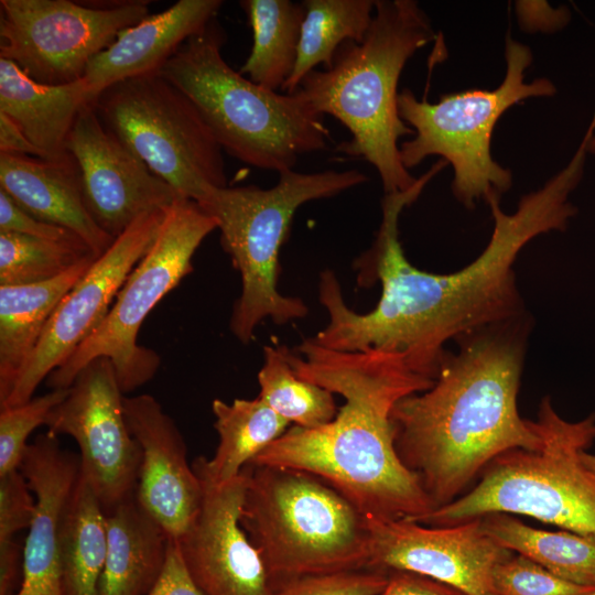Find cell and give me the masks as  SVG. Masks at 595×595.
I'll use <instances>...</instances> for the list:
<instances>
[{
	"label": "cell",
	"instance_id": "1",
	"mask_svg": "<svg viewBox=\"0 0 595 595\" xmlns=\"http://www.w3.org/2000/svg\"><path fill=\"white\" fill-rule=\"evenodd\" d=\"M587 145L583 138L566 166L524 195L512 214L500 208V194L490 191L485 197L494 219L490 240L472 263L448 274L415 268L399 240L400 214L430 176L423 174L407 191L385 194L375 240L354 262L359 285L381 283L376 307L367 313L348 307L336 274L326 269L320 275L318 299L328 323L312 338L338 351L403 353L419 372L435 379L448 339L522 315L513 263L531 239L564 230L576 214L569 196L582 180Z\"/></svg>",
	"mask_w": 595,
	"mask_h": 595
},
{
	"label": "cell",
	"instance_id": "2",
	"mask_svg": "<svg viewBox=\"0 0 595 595\" xmlns=\"http://www.w3.org/2000/svg\"><path fill=\"white\" fill-rule=\"evenodd\" d=\"M288 359L300 378L345 403L322 426H290L250 464L311 473L365 516L415 519L432 511L419 478L397 454L390 415L399 400L428 390L435 379L414 369L403 353L338 351L313 338L289 349Z\"/></svg>",
	"mask_w": 595,
	"mask_h": 595
},
{
	"label": "cell",
	"instance_id": "3",
	"mask_svg": "<svg viewBox=\"0 0 595 595\" xmlns=\"http://www.w3.org/2000/svg\"><path fill=\"white\" fill-rule=\"evenodd\" d=\"M527 327L521 315L458 338L432 387L393 407L397 454L434 509L464 495L500 454L542 445L538 421L517 407Z\"/></svg>",
	"mask_w": 595,
	"mask_h": 595
},
{
	"label": "cell",
	"instance_id": "4",
	"mask_svg": "<svg viewBox=\"0 0 595 595\" xmlns=\"http://www.w3.org/2000/svg\"><path fill=\"white\" fill-rule=\"evenodd\" d=\"M435 37L412 0H376L361 43L344 42L329 68L311 71L296 93L316 113L335 117L351 139L338 152L363 158L378 171L385 194L416 181L400 159L399 138L414 134L399 115L398 82L408 60Z\"/></svg>",
	"mask_w": 595,
	"mask_h": 595
},
{
	"label": "cell",
	"instance_id": "5",
	"mask_svg": "<svg viewBox=\"0 0 595 595\" xmlns=\"http://www.w3.org/2000/svg\"><path fill=\"white\" fill-rule=\"evenodd\" d=\"M226 32L217 18L188 37L159 69L195 105L229 155L279 173L301 155L327 148L331 132L296 93L263 88L221 55Z\"/></svg>",
	"mask_w": 595,
	"mask_h": 595
},
{
	"label": "cell",
	"instance_id": "6",
	"mask_svg": "<svg viewBox=\"0 0 595 595\" xmlns=\"http://www.w3.org/2000/svg\"><path fill=\"white\" fill-rule=\"evenodd\" d=\"M240 522L271 586L305 575L368 569L366 516L322 478L248 464Z\"/></svg>",
	"mask_w": 595,
	"mask_h": 595
},
{
	"label": "cell",
	"instance_id": "7",
	"mask_svg": "<svg viewBox=\"0 0 595 595\" xmlns=\"http://www.w3.org/2000/svg\"><path fill=\"white\" fill-rule=\"evenodd\" d=\"M367 176L356 169L279 173L270 188L256 185L212 187L196 202L215 217L220 245L239 271L241 293L236 300L229 327L242 344L255 337L258 324L270 317L278 325L303 318L306 304L278 290L280 249L291 223L304 203L336 196L360 185Z\"/></svg>",
	"mask_w": 595,
	"mask_h": 595
},
{
	"label": "cell",
	"instance_id": "8",
	"mask_svg": "<svg viewBox=\"0 0 595 595\" xmlns=\"http://www.w3.org/2000/svg\"><path fill=\"white\" fill-rule=\"evenodd\" d=\"M537 421L539 448L500 454L464 495L411 520L447 527L504 512L595 536V475L581 458L595 441V414L569 422L544 398Z\"/></svg>",
	"mask_w": 595,
	"mask_h": 595
},
{
	"label": "cell",
	"instance_id": "9",
	"mask_svg": "<svg viewBox=\"0 0 595 595\" xmlns=\"http://www.w3.org/2000/svg\"><path fill=\"white\" fill-rule=\"evenodd\" d=\"M505 57L506 75L494 90L445 94L435 104L418 100L410 89L398 96L399 115L415 134L399 147L402 164L408 170L429 155L443 156L454 169L453 193L467 208L490 191L501 194L511 186V172L499 165L490 152L494 128L501 115L523 99L556 93L548 78L524 83L532 53L510 35Z\"/></svg>",
	"mask_w": 595,
	"mask_h": 595
},
{
	"label": "cell",
	"instance_id": "10",
	"mask_svg": "<svg viewBox=\"0 0 595 595\" xmlns=\"http://www.w3.org/2000/svg\"><path fill=\"white\" fill-rule=\"evenodd\" d=\"M218 221L195 201L177 198L165 212L159 235L120 288L98 328L46 378L51 389H66L86 365L99 357L113 364L120 389L131 392L148 382L159 355L137 342L154 306L193 271L192 259Z\"/></svg>",
	"mask_w": 595,
	"mask_h": 595
},
{
	"label": "cell",
	"instance_id": "11",
	"mask_svg": "<svg viewBox=\"0 0 595 595\" xmlns=\"http://www.w3.org/2000/svg\"><path fill=\"white\" fill-rule=\"evenodd\" d=\"M104 126L182 197L226 187L223 149L195 105L159 73L118 82L91 104Z\"/></svg>",
	"mask_w": 595,
	"mask_h": 595
},
{
	"label": "cell",
	"instance_id": "12",
	"mask_svg": "<svg viewBox=\"0 0 595 595\" xmlns=\"http://www.w3.org/2000/svg\"><path fill=\"white\" fill-rule=\"evenodd\" d=\"M148 15L147 1L95 6L69 0H1L0 57L40 84L74 83L120 31Z\"/></svg>",
	"mask_w": 595,
	"mask_h": 595
},
{
	"label": "cell",
	"instance_id": "13",
	"mask_svg": "<svg viewBox=\"0 0 595 595\" xmlns=\"http://www.w3.org/2000/svg\"><path fill=\"white\" fill-rule=\"evenodd\" d=\"M123 399L113 364L99 357L76 376L45 422L47 433L76 441L80 474L106 513L134 496L142 459L127 424Z\"/></svg>",
	"mask_w": 595,
	"mask_h": 595
},
{
	"label": "cell",
	"instance_id": "14",
	"mask_svg": "<svg viewBox=\"0 0 595 595\" xmlns=\"http://www.w3.org/2000/svg\"><path fill=\"white\" fill-rule=\"evenodd\" d=\"M165 212L140 216L63 298L1 409L31 400L39 385L98 328L127 277L155 241Z\"/></svg>",
	"mask_w": 595,
	"mask_h": 595
},
{
	"label": "cell",
	"instance_id": "15",
	"mask_svg": "<svg viewBox=\"0 0 595 595\" xmlns=\"http://www.w3.org/2000/svg\"><path fill=\"white\" fill-rule=\"evenodd\" d=\"M366 519L368 569L414 573L466 595H498L494 570L513 552L485 531L480 518L447 527L424 526L407 518Z\"/></svg>",
	"mask_w": 595,
	"mask_h": 595
},
{
	"label": "cell",
	"instance_id": "16",
	"mask_svg": "<svg viewBox=\"0 0 595 595\" xmlns=\"http://www.w3.org/2000/svg\"><path fill=\"white\" fill-rule=\"evenodd\" d=\"M67 151L79 170L87 210L113 238L140 216L182 198L104 126L91 104L79 110Z\"/></svg>",
	"mask_w": 595,
	"mask_h": 595
},
{
	"label": "cell",
	"instance_id": "17",
	"mask_svg": "<svg viewBox=\"0 0 595 595\" xmlns=\"http://www.w3.org/2000/svg\"><path fill=\"white\" fill-rule=\"evenodd\" d=\"M201 480L199 511L175 540L194 583L204 595H272L264 563L240 522L245 468L225 484Z\"/></svg>",
	"mask_w": 595,
	"mask_h": 595
},
{
	"label": "cell",
	"instance_id": "18",
	"mask_svg": "<svg viewBox=\"0 0 595 595\" xmlns=\"http://www.w3.org/2000/svg\"><path fill=\"white\" fill-rule=\"evenodd\" d=\"M123 408L142 452L134 498L169 538L177 540L199 511L202 480L187 462L182 433L153 396L125 397Z\"/></svg>",
	"mask_w": 595,
	"mask_h": 595
},
{
	"label": "cell",
	"instance_id": "19",
	"mask_svg": "<svg viewBox=\"0 0 595 595\" xmlns=\"http://www.w3.org/2000/svg\"><path fill=\"white\" fill-rule=\"evenodd\" d=\"M19 469L35 497V512L23 545L22 580L13 595H64L61 522L80 475L79 456L46 432L28 444Z\"/></svg>",
	"mask_w": 595,
	"mask_h": 595
},
{
	"label": "cell",
	"instance_id": "20",
	"mask_svg": "<svg viewBox=\"0 0 595 595\" xmlns=\"http://www.w3.org/2000/svg\"><path fill=\"white\" fill-rule=\"evenodd\" d=\"M223 3L220 0H178L164 11L149 14L120 31L87 65L82 79L89 102L118 82L158 73L188 37L217 18Z\"/></svg>",
	"mask_w": 595,
	"mask_h": 595
},
{
	"label": "cell",
	"instance_id": "21",
	"mask_svg": "<svg viewBox=\"0 0 595 595\" xmlns=\"http://www.w3.org/2000/svg\"><path fill=\"white\" fill-rule=\"evenodd\" d=\"M0 190L37 219L77 235L97 257L116 240L96 224L87 210L74 158L55 162L0 153Z\"/></svg>",
	"mask_w": 595,
	"mask_h": 595
},
{
	"label": "cell",
	"instance_id": "22",
	"mask_svg": "<svg viewBox=\"0 0 595 595\" xmlns=\"http://www.w3.org/2000/svg\"><path fill=\"white\" fill-rule=\"evenodd\" d=\"M90 104L83 79L44 85L0 57V112L7 115L44 154L45 160L73 159L67 140L79 110Z\"/></svg>",
	"mask_w": 595,
	"mask_h": 595
},
{
	"label": "cell",
	"instance_id": "23",
	"mask_svg": "<svg viewBox=\"0 0 595 595\" xmlns=\"http://www.w3.org/2000/svg\"><path fill=\"white\" fill-rule=\"evenodd\" d=\"M96 259H85L47 281L0 285V404L11 394L58 304Z\"/></svg>",
	"mask_w": 595,
	"mask_h": 595
},
{
	"label": "cell",
	"instance_id": "24",
	"mask_svg": "<svg viewBox=\"0 0 595 595\" xmlns=\"http://www.w3.org/2000/svg\"><path fill=\"white\" fill-rule=\"evenodd\" d=\"M107 556L99 595H147L166 560L169 536L134 496L106 513Z\"/></svg>",
	"mask_w": 595,
	"mask_h": 595
},
{
	"label": "cell",
	"instance_id": "25",
	"mask_svg": "<svg viewBox=\"0 0 595 595\" xmlns=\"http://www.w3.org/2000/svg\"><path fill=\"white\" fill-rule=\"evenodd\" d=\"M219 442L210 459L193 463L197 476L210 484H225L237 477L262 451L291 426L259 397L212 403Z\"/></svg>",
	"mask_w": 595,
	"mask_h": 595
},
{
	"label": "cell",
	"instance_id": "26",
	"mask_svg": "<svg viewBox=\"0 0 595 595\" xmlns=\"http://www.w3.org/2000/svg\"><path fill=\"white\" fill-rule=\"evenodd\" d=\"M107 548L106 512L80 474L61 522L64 595H99Z\"/></svg>",
	"mask_w": 595,
	"mask_h": 595
},
{
	"label": "cell",
	"instance_id": "27",
	"mask_svg": "<svg viewBox=\"0 0 595 595\" xmlns=\"http://www.w3.org/2000/svg\"><path fill=\"white\" fill-rule=\"evenodd\" d=\"M480 520L485 531L504 548L563 580L595 587V536L537 529L504 512H491Z\"/></svg>",
	"mask_w": 595,
	"mask_h": 595
},
{
	"label": "cell",
	"instance_id": "28",
	"mask_svg": "<svg viewBox=\"0 0 595 595\" xmlns=\"http://www.w3.org/2000/svg\"><path fill=\"white\" fill-rule=\"evenodd\" d=\"M240 6L253 44L239 73L263 88L282 89L296 62L304 7L291 0H242Z\"/></svg>",
	"mask_w": 595,
	"mask_h": 595
},
{
	"label": "cell",
	"instance_id": "29",
	"mask_svg": "<svg viewBox=\"0 0 595 595\" xmlns=\"http://www.w3.org/2000/svg\"><path fill=\"white\" fill-rule=\"evenodd\" d=\"M296 62L282 91L294 93L303 78L320 64H333L346 41L361 43L370 28L374 0H305Z\"/></svg>",
	"mask_w": 595,
	"mask_h": 595
},
{
	"label": "cell",
	"instance_id": "30",
	"mask_svg": "<svg viewBox=\"0 0 595 595\" xmlns=\"http://www.w3.org/2000/svg\"><path fill=\"white\" fill-rule=\"evenodd\" d=\"M285 346H264L258 372L259 398L294 426H322L337 414L334 393L300 378L288 359Z\"/></svg>",
	"mask_w": 595,
	"mask_h": 595
},
{
	"label": "cell",
	"instance_id": "31",
	"mask_svg": "<svg viewBox=\"0 0 595 595\" xmlns=\"http://www.w3.org/2000/svg\"><path fill=\"white\" fill-rule=\"evenodd\" d=\"M93 257L99 258L82 240L57 241L0 231V285L47 281Z\"/></svg>",
	"mask_w": 595,
	"mask_h": 595
},
{
	"label": "cell",
	"instance_id": "32",
	"mask_svg": "<svg viewBox=\"0 0 595 595\" xmlns=\"http://www.w3.org/2000/svg\"><path fill=\"white\" fill-rule=\"evenodd\" d=\"M68 393L66 389H52L25 403L3 408L0 411V476L19 469L28 446L29 435L45 425L51 411Z\"/></svg>",
	"mask_w": 595,
	"mask_h": 595
},
{
	"label": "cell",
	"instance_id": "33",
	"mask_svg": "<svg viewBox=\"0 0 595 595\" xmlns=\"http://www.w3.org/2000/svg\"><path fill=\"white\" fill-rule=\"evenodd\" d=\"M493 582L498 595H591L595 589L563 580L518 553L497 564Z\"/></svg>",
	"mask_w": 595,
	"mask_h": 595
},
{
	"label": "cell",
	"instance_id": "34",
	"mask_svg": "<svg viewBox=\"0 0 595 595\" xmlns=\"http://www.w3.org/2000/svg\"><path fill=\"white\" fill-rule=\"evenodd\" d=\"M388 584V573L363 569L290 580L272 595H379Z\"/></svg>",
	"mask_w": 595,
	"mask_h": 595
},
{
	"label": "cell",
	"instance_id": "35",
	"mask_svg": "<svg viewBox=\"0 0 595 595\" xmlns=\"http://www.w3.org/2000/svg\"><path fill=\"white\" fill-rule=\"evenodd\" d=\"M20 469L0 476V543L14 541L29 529L35 512V497Z\"/></svg>",
	"mask_w": 595,
	"mask_h": 595
},
{
	"label": "cell",
	"instance_id": "36",
	"mask_svg": "<svg viewBox=\"0 0 595 595\" xmlns=\"http://www.w3.org/2000/svg\"><path fill=\"white\" fill-rule=\"evenodd\" d=\"M0 231L57 241L82 240L68 229L42 221L32 216L2 190H0Z\"/></svg>",
	"mask_w": 595,
	"mask_h": 595
},
{
	"label": "cell",
	"instance_id": "37",
	"mask_svg": "<svg viewBox=\"0 0 595 595\" xmlns=\"http://www.w3.org/2000/svg\"><path fill=\"white\" fill-rule=\"evenodd\" d=\"M147 595H204L191 577L174 539L169 540L165 564Z\"/></svg>",
	"mask_w": 595,
	"mask_h": 595
},
{
	"label": "cell",
	"instance_id": "38",
	"mask_svg": "<svg viewBox=\"0 0 595 595\" xmlns=\"http://www.w3.org/2000/svg\"><path fill=\"white\" fill-rule=\"evenodd\" d=\"M379 595H466L465 593L431 580L403 571L388 572V584Z\"/></svg>",
	"mask_w": 595,
	"mask_h": 595
},
{
	"label": "cell",
	"instance_id": "39",
	"mask_svg": "<svg viewBox=\"0 0 595 595\" xmlns=\"http://www.w3.org/2000/svg\"><path fill=\"white\" fill-rule=\"evenodd\" d=\"M0 153L29 155L45 160L44 154L3 112H0Z\"/></svg>",
	"mask_w": 595,
	"mask_h": 595
},
{
	"label": "cell",
	"instance_id": "40",
	"mask_svg": "<svg viewBox=\"0 0 595 595\" xmlns=\"http://www.w3.org/2000/svg\"><path fill=\"white\" fill-rule=\"evenodd\" d=\"M583 464L595 475V453L584 451L581 455Z\"/></svg>",
	"mask_w": 595,
	"mask_h": 595
},
{
	"label": "cell",
	"instance_id": "41",
	"mask_svg": "<svg viewBox=\"0 0 595 595\" xmlns=\"http://www.w3.org/2000/svg\"><path fill=\"white\" fill-rule=\"evenodd\" d=\"M587 152L595 154V134L593 136L592 140L588 143Z\"/></svg>",
	"mask_w": 595,
	"mask_h": 595
},
{
	"label": "cell",
	"instance_id": "42",
	"mask_svg": "<svg viewBox=\"0 0 595 595\" xmlns=\"http://www.w3.org/2000/svg\"><path fill=\"white\" fill-rule=\"evenodd\" d=\"M591 595H595V589L593 591V593Z\"/></svg>",
	"mask_w": 595,
	"mask_h": 595
}]
</instances>
